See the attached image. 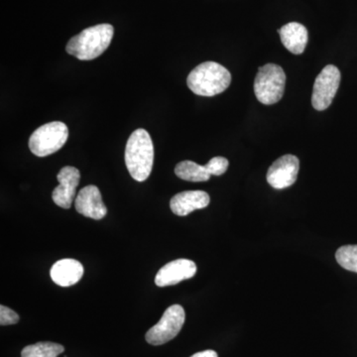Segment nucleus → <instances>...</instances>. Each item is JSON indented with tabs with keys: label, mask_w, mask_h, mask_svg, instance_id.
Wrapping results in <instances>:
<instances>
[{
	"label": "nucleus",
	"mask_w": 357,
	"mask_h": 357,
	"mask_svg": "<svg viewBox=\"0 0 357 357\" xmlns=\"http://www.w3.org/2000/svg\"><path fill=\"white\" fill-rule=\"evenodd\" d=\"M154 163V146L151 136L139 128L129 136L126 147V164L129 174L137 182L149 178Z\"/></svg>",
	"instance_id": "nucleus-1"
},
{
	"label": "nucleus",
	"mask_w": 357,
	"mask_h": 357,
	"mask_svg": "<svg viewBox=\"0 0 357 357\" xmlns=\"http://www.w3.org/2000/svg\"><path fill=\"white\" fill-rule=\"evenodd\" d=\"M114 34V26L110 24L86 28L70 40L66 51L79 60H93L109 48Z\"/></svg>",
	"instance_id": "nucleus-2"
},
{
	"label": "nucleus",
	"mask_w": 357,
	"mask_h": 357,
	"mask_svg": "<svg viewBox=\"0 0 357 357\" xmlns=\"http://www.w3.org/2000/svg\"><path fill=\"white\" fill-rule=\"evenodd\" d=\"M231 83L229 70L215 62H204L190 73L187 84L195 95L215 96L223 93Z\"/></svg>",
	"instance_id": "nucleus-3"
},
{
	"label": "nucleus",
	"mask_w": 357,
	"mask_h": 357,
	"mask_svg": "<svg viewBox=\"0 0 357 357\" xmlns=\"http://www.w3.org/2000/svg\"><path fill=\"white\" fill-rule=\"evenodd\" d=\"M286 74L280 66L266 64L258 69L255 81L256 98L263 105H275L283 98Z\"/></svg>",
	"instance_id": "nucleus-4"
},
{
	"label": "nucleus",
	"mask_w": 357,
	"mask_h": 357,
	"mask_svg": "<svg viewBox=\"0 0 357 357\" xmlns=\"http://www.w3.org/2000/svg\"><path fill=\"white\" fill-rule=\"evenodd\" d=\"M69 129L64 122L53 121L44 124L30 136L29 148L37 157L56 153L67 142Z\"/></svg>",
	"instance_id": "nucleus-5"
},
{
	"label": "nucleus",
	"mask_w": 357,
	"mask_h": 357,
	"mask_svg": "<svg viewBox=\"0 0 357 357\" xmlns=\"http://www.w3.org/2000/svg\"><path fill=\"white\" fill-rule=\"evenodd\" d=\"M185 319L184 307L180 305L169 307L159 323L152 326L145 335L148 344L162 345L172 340L182 330Z\"/></svg>",
	"instance_id": "nucleus-6"
},
{
	"label": "nucleus",
	"mask_w": 357,
	"mask_h": 357,
	"mask_svg": "<svg viewBox=\"0 0 357 357\" xmlns=\"http://www.w3.org/2000/svg\"><path fill=\"white\" fill-rule=\"evenodd\" d=\"M340 72L335 66L328 65L317 77L312 89V105L319 112L332 105L340 84Z\"/></svg>",
	"instance_id": "nucleus-7"
},
{
	"label": "nucleus",
	"mask_w": 357,
	"mask_h": 357,
	"mask_svg": "<svg viewBox=\"0 0 357 357\" xmlns=\"http://www.w3.org/2000/svg\"><path fill=\"white\" fill-rule=\"evenodd\" d=\"M300 161L294 155H284L270 166L266 178L268 184L276 190L291 187L297 181Z\"/></svg>",
	"instance_id": "nucleus-8"
},
{
	"label": "nucleus",
	"mask_w": 357,
	"mask_h": 357,
	"mask_svg": "<svg viewBox=\"0 0 357 357\" xmlns=\"http://www.w3.org/2000/svg\"><path fill=\"white\" fill-rule=\"evenodd\" d=\"M57 178L60 185L54 190L52 199L60 208L69 210L76 196V190L79 185L81 174L75 167L66 166L61 169Z\"/></svg>",
	"instance_id": "nucleus-9"
},
{
	"label": "nucleus",
	"mask_w": 357,
	"mask_h": 357,
	"mask_svg": "<svg viewBox=\"0 0 357 357\" xmlns=\"http://www.w3.org/2000/svg\"><path fill=\"white\" fill-rule=\"evenodd\" d=\"M197 273V265L188 259H177L167 263L155 277V284L158 287L173 286L180 282L191 279Z\"/></svg>",
	"instance_id": "nucleus-10"
},
{
	"label": "nucleus",
	"mask_w": 357,
	"mask_h": 357,
	"mask_svg": "<svg viewBox=\"0 0 357 357\" xmlns=\"http://www.w3.org/2000/svg\"><path fill=\"white\" fill-rule=\"evenodd\" d=\"M75 206L77 213L93 220H102L107 213L100 189L93 185H86L79 191Z\"/></svg>",
	"instance_id": "nucleus-11"
},
{
	"label": "nucleus",
	"mask_w": 357,
	"mask_h": 357,
	"mask_svg": "<svg viewBox=\"0 0 357 357\" xmlns=\"http://www.w3.org/2000/svg\"><path fill=\"white\" fill-rule=\"evenodd\" d=\"M211 198L204 191H185L178 192L170 201V208L178 217H185L192 211L202 210L210 204Z\"/></svg>",
	"instance_id": "nucleus-12"
},
{
	"label": "nucleus",
	"mask_w": 357,
	"mask_h": 357,
	"mask_svg": "<svg viewBox=\"0 0 357 357\" xmlns=\"http://www.w3.org/2000/svg\"><path fill=\"white\" fill-rule=\"evenodd\" d=\"M84 266L77 260H59L52 266L50 276L54 283L61 287H70L81 280L84 276Z\"/></svg>",
	"instance_id": "nucleus-13"
},
{
	"label": "nucleus",
	"mask_w": 357,
	"mask_h": 357,
	"mask_svg": "<svg viewBox=\"0 0 357 357\" xmlns=\"http://www.w3.org/2000/svg\"><path fill=\"white\" fill-rule=\"evenodd\" d=\"M282 44L291 53L301 55L304 53L307 44V30L304 25L291 22L278 30Z\"/></svg>",
	"instance_id": "nucleus-14"
},
{
	"label": "nucleus",
	"mask_w": 357,
	"mask_h": 357,
	"mask_svg": "<svg viewBox=\"0 0 357 357\" xmlns=\"http://www.w3.org/2000/svg\"><path fill=\"white\" fill-rule=\"evenodd\" d=\"M175 174L178 178L188 182H206L211 178V174L208 173L206 165H199L189 160L180 162L176 166Z\"/></svg>",
	"instance_id": "nucleus-15"
},
{
	"label": "nucleus",
	"mask_w": 357,
	"mask_h": 357,
	"mask_svg": "<svg viewBox=\"0 0 357 357\" xmlns=\"http://www.w3.org/2000/svg\"><path fill=\"white\" fill-rule=\"evenodd\" d=\"M64 351L63 345L55 342H37L24 347L21 352V357H58Z\"/></svg>",
	"instance_id": "nucleus-16"
},
{
	"label": "nucleus",
	"mask_w": 357,
	"mask_h": 357,
	"mask_svg": "<svg viewBox=\"0 0 357 357\" xmlns=\"http://www.w3.org/2000/svg\"><path fill=\"white\" fill-rule=\"evenodd\" d=\"M335 259L344 269L357 273V245H344L338 248Z\"/></svg>",
	"instance_id": "nucleus-17"
},
{
	"label": "nucleus",
	"mask_w": 357,
	"mask_h": 357,
	"mask_svg": "<svg viewBox=\"0 0 357 357\" xmlns=\"http://www.w3.org/2000/svg\"><path fill=\"white\" fill-rule=\"evenodd\" d=\"M229 165V160L225 158V157L218 156L211 158L206 167L211 176H222L227 172Z\"/></svg>",
	"instance_id": "nucleus-18"
},
{
	"label": "nucleus",
	"mask_w": 357,
	"mask_h": 357,
	"mask_svg": "<svg viewBox=\"0 0 357 357\" xmlns=\"http://www.w3.org/2000/svg\"><path fill=\"white\" fill-rule=\"evenodd\" d=\"M18 321H20V316L15 312L3 305L0 306V325H15Z\"/></svg>",
	"instance_id": "nucleus-19"
},
{
	"label": "nucleus",
	"mask_w": 357,
	"mask_h": 357,
	"mask_svg": "<svg viewBox=\"0 0 357 357\" xmlns=\"http://www.w3.org/2000/svg\"><path fill=\"white\" fill-rule=\"evenodd\" d=\"M191 357H218V356L215 351L208 349V351H199L198 354H194V356Z\"/></svg>",
	"instance_id": "nucleus-20"
}]
</instances>
